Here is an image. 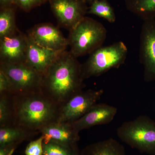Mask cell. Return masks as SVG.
<instances>
[{
    "instance_id": "4316f807",
    "label": "cell",
    "mask_w": 155,
    "mask_h": 155,
    "mask_svg": "<svg viewBox=\"0 0 155 155\" xmlns=\"http://www.w3.org/2000/svg\"><path fill=\"white\" fill-rule=\"evenodd\" d=\"M71 155H81V151L78 148V143L73 145L72 147Z\"/></svg>"
},
{
    "instance_id": "cb8c5ba5",
    "label": "cell",
    "mask_w": 155,
    "mask_h": 155,
    "mask_svg": "<svg viewBox=\"0 0 155 155\" xmlns=\"http://www.w3.org/2000/svg\"><path fill=\"white\" fill-rule=\"evenodd\" d=\"M45 2V0H16V5L24 11H28Z\"/></svg>"
},
{
    "instance_id": "603a6c76",
    "label": "cell",
    "mask_w": 155,
    "mask_h": 155,
    "mask_svg": "<svg viewBox=\"0 0 155 155\" xmlns=\"http://www.w3.org/2000/svg\"><path fill=\"white\" fill-rule=\"evenodd\" d=\"M14 91L11 80L2 70H0V95H14Z\"/></svg>"
},
{
    "instance_id": "4fadbf2b",
    "label": "cell",
    "mask_w": 155,
    "mask_h": 155,
    "mask_svg": "<svg viewBox=\"0 0 155 155\" xmlns=\"http://www.w3.org/2000/svg\"><path fill=\"white\" fill-rule=\"evenodd\" d=\"M27 40L25 64L44 75L56 58L63 51H53L39 45L29 34L27 35Z\"/></svg>"
},
{
    "instance_id": "5bb4252c",
    "label": "cell",
    "mask_w": 155,
    "mask_h": 155,
    "mask_svg": "<svg viewBox=\"0 0 155 155\" xmlns=\"http://www.w3.org/2000/svg\"><path fill=\"white\" fill-rule=\"evenodd\" d=\"M43 137V141L55 142L71 147L80 139L79 132L72 123L53 122L43 127L39 131Z\"/></svg>"
},
{
    "instance_id": "52a82bcc",
    "label": "cell",
    "mask_w": 155,
    "mask_h": 155,
    "mask_svg": "<svg viewBox=\"0 0 155 155\" xmlns=\"http://www.w3.org/2000/svg\"><path fill=\"white\" fill-rule=\"evenodd\" d=\"M104 90L81 91L60 107L57 122L72 123L83 116L104 94Z\"/></svg>"
},
{
    "instance_id": "7a4b0ae2",
    "label": "cell",
    "mask_w": 155,
    "mask_h": 155,
    "mask_svg": "<svg viewBox=\"0 0 155 155\" xmlns=\"http://www.w3.org/2000/svg\"><path fill=\"white\" fill-rule=\"evenodd\" d=\"M11 103V125L39 132L46 125L57 122L60 106L41 92L12 95Z\"/></svg>"
},
{
    "instance_id": "4dcf8cb0",
    "label": "cell",
    "mask_w": 155,
    "mask_h": 155,
    "mask_svg": "<svg viewBox=\"0 0 155 155\" xmlns=\"http://www.w3.org/2000/svg\"></svg>"
},
{
    "instance_id": "9a60e30c",
    "label": "cell",
    "mask_w": 155,
    "mask_h": 155,
    "mask_svg": "<svg viewBox=\"0 0 155 155\" xmlns=\"http://www.w3.org/2000/svg\"><path fill=\"white\" fill-rule=\"evenodd\" d=\"M39 133L14 125L0 127V147L13 144L18 146Z\"/></svg>"
},
{
    "instance_id": "8fae6325",
    "label": "cell",
    "mask_w": 155,
    "mask_h": 155,
    "mask_svg": "<svg viewBox=\"0 0 155 155\" xmlns=\"http://www.w3.org/2000/svg\"><path fill=\"white\" fill-rule=\"evenodd\" d=\"M27 48V35L16 33L0 39V63H25Z\"/></svg>"
},
{
    "instance_id": "f1b7e54d",
    "label": "cell",
    "mask_w": 155,
    "mask_h": 155,
    "mask_svg": "<svg viewBox=\"0 0 155 155\" xmlns=\"http://www.w3.org/2000/svg\"><path fill=\"white\" fill-rule=\"evenodd\" d=\"M48 1V0H45L46 2V1Z\"/></svg>"
},
{
    "instance_id": "d6986e66",
    "label": "cell",
    "mask_w": 155,
    "mask_h": 155,
    "mask_svg": "<svg viewBox=\"0 0 155 155\" xmlns=\"http://www.w3.org/2000/svg\"><path fill=\"white\" fill-rule=\"evenodd\" d=\"M87 13L104 18L110 23H114L116 20L114 9L107 0H97L93 2Z\"/></svg>"
},
{
    "instance_id": "83f0119b",
    "label": "cell",
    "mask_w": 155,
    "mask_h": 155,
    "mask_svg": "<svg viewBox=\"0 0 155 155\" xmlns=\"http://www.w3.org/2000/svg\"><path fill=\"white\" fill-rule=\"evenodd\" d=\"M85 2L87 3H91L94 1H97V0H84Z\"/></svg>"
},
{
    "instance_id": "3957f363",
    "label": "cell",
    "mask_w": 155,
    "mask_h": 155,
    "mask_svg": "<svg viewBox=\"0 0 155 155\" xmlns=\"http://www.w3.org/2000/svg\"><path fill=\"white\" fill-rule=\"evenodd\" d=\"M69 31L70 51L77 58L91 54L102 46L107 38V31L104 25L87 17H84Z\"/></svg>"
},
{
    "instance_id": "277c9868",
    "label": "cell",
    "mask_w": 155,
    "mask_h": 155,
    "mask_svg": "<svg viewBox=\"0 0 155 155\" xmlns=\"http://www.w3.org/2000/svg\"><path fill=\"white\" fill-rule=\"evenodd\" d=\"M122 142L143 153L155 155V122L140 116L122 123L116 131Z\"/></svg>"
},
{
    "instance_id": "7c38bea8",
    "label": "cell",
    "mask_w": 155,
    "mask_h": 155,
    "mask_svg": "<svg viewBox=\"0 0 155 155\" xmlns=\"http://www.w3.org/2000/svg\"><path fill=\"white\" fill-rule=\"evenodd\" d=\"M116 107L105 104H95L83 116L72 123L78 132L96 125H106L114 120L117 114Z\"/></svg>"
},
{
    "instance_id": "44dd1931",
    "label": "cell",
    "mask_w": 155,
    "mask_h": 155,
    "mask_svg": "<svg viewBox=\"0 0 155 155\" xmlns=\"http://www.w3.org/2000/svg\"><path fill=\"white\" fill-rule=\"evenodd\" d=\"M43 155H71L72 147H68L55 142H44Z\"/></svg>"
},
{
    "instance_id": "ac0fdd59",
    "label": "cell",
    "mask_w": 155,
    "mask_h": 155,
    "mask_svg": "<svg viewBox=\"0 0 155 155\" xmlns=\"http://www.w3.org/2000/svg\"><path fill=\"white\" fill-rule=\"evenodd\" d=\"M14 9L12 7L1 9L0 39L16 33Z\"/></svg>"
},
{
    "instance_id": "2e32d148",
    "label": "cell",
    "mask_w": 155,
    "mask_h": 155,
    "mask_svg": "<svg viewBox=\"0 0 155 155\" xmlns=\"http://www.w3.org/2000/svg\"><path fill=\"white\" fill-rule=\"evenodd\" d=\"M81 155H126L124 147L113 138L89 145L81 151Z\"/></svg>"
},
{
    "instance_id": "8992f818",
    "label": "cell",
    "mask_w": 155,
    "mask_h": 155,
    "mask_svg": "<svg viewBox=\"0 0 155 155\" xmlns=\"http://www.w3.org/2000/svg\"><path fill=\"white\" fill-rule=\"evenodd\" d=\"M0 70L5 72L11 80L14 94L41 92L43 75L25 63H0Z\"/></svg>"
},
{
    "instance_id": "5b68a950",
    "label": "cell",
    "mask_w": 155,
    "mask_h": 155,
    "mask_svg": "<svg viewBox=\"0 0 155 155\" xmlns=\"http://www.w3.org/2000/svg\"><path fill=\"white\" fill-rule=\"evenodd\" d=\"M90 54L87 60L81 64L84 80L119 68L126 60L127 48L124 42L118 41L107 46L101 47Z\"/></svg>"
},
{
    "instance_id": "7402d4cb",
    "label": "cell",
    "mask_w": 155,
    "mask_h": 155,
    "mask_svg": "<svg viewBox=\"0 0 155 155\" xmlns=\"http://www.w3.org/2000/svg\"><path fill=\"white\" fill-rule=\"evenodd\" d=\"M43 137L41 135L37 139L31 141L25 149V155H43Z\"/></svg>"
},
{
    "instance_id": "e0dca14e",
    "label": "cell",
    "mask_w": 155,
    "mask_h": 155,
    "mask_svg": "<svg viewBox=\"0 0 155 155\" xmlns=\"http://www.w3.org/2000/svg\"><path fill=\"white\" fill-rule=\"evenodd\" d=\"M126 8L143 20L155 18V0H125Z\"/></svg>"
},
{
    "instance_id": "484cf974",
    "label": "cell",
    "mask_w": 155,
    "mask_h": 155,
    "mask_svg": "<svg viewBox=\"0 0 155 155\" xmlns=\"http://www.w3.org/2000/svg\"><path fill=\"white\" fill-rule=\"evenodd\" d=\"M16 5V0H0L1 9Z\"/></svg>"
},
{
    "instance_id": "9c48e42d",
    "label": "cell",
    "mask_w": 155,
    "mask_h": 155,
    "mask_svg": "<svg viewBox=\"0 0 155 155\" xmlns=\"http://www.w3.org/2000/svg\"><path fill=\"white\" fill-rule=\"evenodd\" d=\"M51 8L60 25L71 30L87 13L84 0H49Z\"/></svg>"
},
{
    "instance_id": "ba28073f",
    "label": "cell",
    "mask_w": 155,
    "mask_h": 155,
    "mask_svg": "<svg viewBox=\"0 0 155 155\" xmlns=\"http://www.w3.org/2000/svg\"><path fill=\"white\" fill-rule=\"evenodd\" d=\"M140 61L147 81H155V19L143 20L140 44Z\"/></svg>"
},
{
    "instance_id": "d4e9b609",
    "label": "cell",
    "mask_w": 155,
    "mask_h": 155,
    "mask_svg": "<svg viewBox=\"0 0 155 155\" xmlns=\"http://www.w3.org/2000/svg\"><path fill=\"white\" fill-rule=\"evenodd\" d=\"M17 147L13 144L0 147V155H12Z\"/></svg>"
},
{
    "instance_id": "f546056e",
    "label": "cell",
    "mask_w": 155,
    "mask_h": 155,
    "mask_svg": "<svg viewBox=\"0 0 155 155\" xmlns=\"http://www.w3.org/2000/svg\"><path fill=\"white\" fill-rule=\"evenodd\" d=\"M48 1H49V0H48Z\"/></svg>"
},
{
    "instance_id": "6da1fadb",
    "label": "cell",
    "mask_w": 155,
    "mask_h": 155,
    "mask_svg": "<svg viewBox=\"0 0 155 155\" xmlns=\"http://www.w3.org/2000/svg\"><path fill=\"white\" fill-rule=\"evenodd\" d=\"M81 64L70 51L58 56L43 75L41 92L61 107L85 87Z\"/></svg>"
},
{
    "instance_id": "30bf717a",
    "label": "cell",
    "mask_w": 155,
    "mask_h": 155,
    "mask_svg": "<svg viewBox=\"0 0 155 155\" xmlns=\"http://www.w3.org/2000/svg\"><path fill=\"white\" fill-rule=\"evenodd\" d=\"M28 34L39 45L48 49L63 51L69 46L68 38H65L57 27L50 23L36 25Z\"/></svg>"
},
{
    "instance_id": "ffe728a7",
    "label": "cell",
    "mask_w": 155,
    "mask_h": 155,
    "mask_svg": "<svg viewBox=\"0 0 155 155\" xmlns=\"http://www.w3.org/2000/svg\"><path fill=\"white\" fill-rule=\"evenodd\" d=\"M11 95H0V127L12 124Z\"/></svg>"
}]
</instances>
